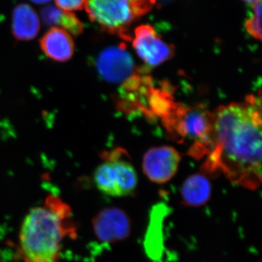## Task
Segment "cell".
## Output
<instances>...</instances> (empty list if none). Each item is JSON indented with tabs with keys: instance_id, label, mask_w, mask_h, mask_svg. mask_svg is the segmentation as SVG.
<instances>
[{
	"instance_id": "cell-18",
	"label": "cell",
	"mask_w": 262,
	"mask_h": 262,
	"mask_svg": "<svg viewBox=\"0 0 262 262\" xmlns=\"http://www.w3.org/2000/svg\"><path fill=\"white\" fill-rule=\"evenodd\" d=\"M155 1H156V0H151V2H152L153 3H155Z\"/></svg>"
},
{
	"instance_id": "cell-11",
	"label": "cell",
	"mask_w": 262,
	"mask_h": 262,
	"mask_svg": "<svg viewBox=\"0 0 262 262\" xmlns=\"http://www.w3.org/2000/svg\"><path fill=\"white\" fill-rule=\"evenodd\" d=\"M40 21L35 10L27 4L18 5L13 10L12 32L19 41L34 39L39 33Z\"/></svg>"
},
{
	"instance_id": "cell-1",
	"label": "cell",
	"mask_w": 262,
	"mask_h": 262,
	"mask_svg": "<svg viewBox=\"0 0 262 262\" xmlns=\"http://www.w3.org/2000/svg\"><path fill=\"white\" fill-rule=\"evenodd\" d=\"M261 99L222 106L213 114L212 151L206 170L255 190L261 182Z\"/></svg>"
},
{
	"instance_id": "cell-2",
	"label": "cell",
	"mask_w": 262,
	"mask_h": 262,
	"mask_svg": "<svg viewBox=\"0 0 262 262\" xmlns=\"http://www.w3.org/2000/svg\"><path fill=\"white\" fill-rule=\"evenodd\" d=\"M75 234L70 207L58 196L50 195L24 218L19 252L24 262H60L62 241Z\"/></svg>"
},
{
	"instance_id": "cell-8",
	"label": "cell",
	"mask_w": 262,
	"mask_h": 262,
	"mask_svg": "<svg viewBox=\"0 0 262 262\" xmlns=\"http://www.w3.org/2000/svg\"><path fill=\"white\" fill-rule=\"evenodd\" d=\"M100 76L111 82L126 80L134 71V61L123 46L106 48L96 63Z\"/></svg>"
},
{
	"instance_id": "cell-5",
	"label": "cell",
	"mask_w": 262,
	"mask_h": 262,
	"mask_svg": "<svg viewBox=\"0 0 262 262\" xmlns=\"http://www.w3.org/2000/svg\"><path fill=\"white\" fill-rule=\"evenodd\" d=\"M133 46L138 56L150 67H157L171 58L173 47L163 41L151 26L141 25L135 29Z\"/></svg>"
},
{
	"instance_id": "cell-14",
	"label": "cell",
	"mask_w": 262,
	"mask_h": 262,
	"mask_svg": "<svg viewBox=\"0 0 262 262\" xmlns=\"http://www.w3.org/2000/svg\"><path fill=\"white\" fill-rule=\"evenodd\" d=\"M253 15L245 24V28L250 35L261 40V1L252 5Z\"/></svg>"
},
{
	"instance_id": "cell-4",
	"label": "cell",
	"mask_w": 262,
	"mask_h": 262,
	"mask_svg": "<svg viewBox=\"0 0 262 262\" xmlns=\"http://www.w3.org/2000/svg\"><path fill=\"white\" fill-rule=\"evenodd\" d=\"M94 182L101 192L110 196H124L135 190L138 176L130 163L112 155L96 169Z\"/></svg>"
},
{
	"instance_id": "cell-7",
	"label": "cell",
	"mask_w": 262,
	"mask_h": 262,
	"mask_svg": "<svg viewBox=\"0 0 262 262\" xmlns=\"http://www.w3.org/2000/svg\"><path fill=\"white\" fill-rule=\"evenodd\" d=\"M94 233L100 241L113 244L128 237L130 222L126 213L115 207L105 208L93 220Z\"/></svg>"
},
{
	"instance_id": "cell-3",
	"label": "cell",
	"mask_w": 262,
	"mask_h": 262,
	"mask_svg": "<svg viewBox=\"0 0 262 262\" xmlns=\"http://www.w3.org/2000/svg\"><path fill=\"white\" fill-rule=\"evenodd\" d=\"M152 4L151 0H86L84 8L93 23L125 38L128 27L149 12Z\"/></svg>"
},
{
	"instance_id": "cell-15",
	"label": "cell",
	"mask_w": 262,
	"mask_h": 262,
	"mask_svg": "<svg viewBox=\"0 0 262 262\" xmlns=\"http://www.w3.org/2000/svg\"><path fill=\"white\" fill-rule=\"evenodd\" d=\"M55 2L58 8L67 12L82 10L86 3V0H55Z\"/></svg>"
},
{
	"instance_id": "cell-16",
	"label": "cell",
	"mask_w": 262,
	"mask_h": 262,
	"mask_svg": "<svg viewBox=\"0 0 262 262\" xmlns=\"http://www.w3.org/2000/svg\"><path fill=\"white\" fill-rule=\"evenodd\" d=\"M32 3H36V4H46L49 3L51 0H30Z\"/></svg>"
},
{
	"instance_id": "cell-12",
	"label": "cell",
	"mask_w": 262,
	"mask_h": 262,
	"mask_svg": "<svg viewBox=\"0 0 262 262\" xmlns=\"http://www.w3.org/2000/svg\"><path fill=\"white\" fill-rule=\"evenodd\" d=\"M211 194V184L205 176L194 174L183 184L181 195L186 206L198 207L206 204Z\"/></svg>"
},
{
	"instance_id": "cell-9",
	"label": "cell",
	"mask_w": 262,
	"mask_h": 262,
	"mask_svg": "<svg viewBox=\"0 0 262 262\" xmlns=\"http://www.w3.org/2000/svg\"><path fill=\"white\" fill-rule=\"evenodd\" d=\"M181 134L199 145L212 146L213 115L206 110L196 108L187 110L179 123Z\"/></svg>"
},
{
	"instance_id": "cell-6",
	"label": "cell",
	"mask_w": 262,
	"mask_h": 262,
	"mask_svg": "<svg viewBox=\"0 0 262 262\" xmlns=\"http://www.w3.org/2000/svg\"><path fill=\"white\" fill-rule=\"evenodd\" d=\"M181 156L170 146L155 147L146 153L143 170L151 182L163 184L170 180L178 170Z\"/></svg>"
},
{
	"instance_id": "cell-17",
	"label": "cell",
	"mask_w": 262,
	"mask_h": 262,
	"mask_svg": "<svg viewBox=\"0 0 262 262\" xmlns=\"http://www.w3.org/2000/svg\"><path fill=\"white\" fill-rule=\"evenodd\" d=\"M244 1L246 2V3H252V4H254V3H258V2H261V0H244Z\"/></svg>"
},
{
	"instance_id": "cell-13",
	"label": "cell",
	"mask_w": 262,
	"mask_h": 262,
	"mask_svg": "<svg viewBox=\"0 0 262 262\" xmlns=\"http://www.w3.org/2000/svg\"><path fill=\"white\" fill-rule=\"evenodd\" d=\"M41 15L46 25L63 29L71 35H80L83 31L82 22L71 12L64 11L55 6H48L43 8Z\"/></svg>"
},
{
	"instance_id": "cell-10",
	"label": "cell",
	"mask_w": 262,
	"mask_h": 262,
	"mask_svg": "<svg viewBox=\"0 0 262 262\" xmlns=\"http://www.w3.org/2000/svg\"><path fill=\"white\" fill-rule=\"evenodd\" d=\"M43 53L52 60L68 61L75 52V43L70 33L58 27H52L40 40Z\"/></svg>"
}]
</instances>
